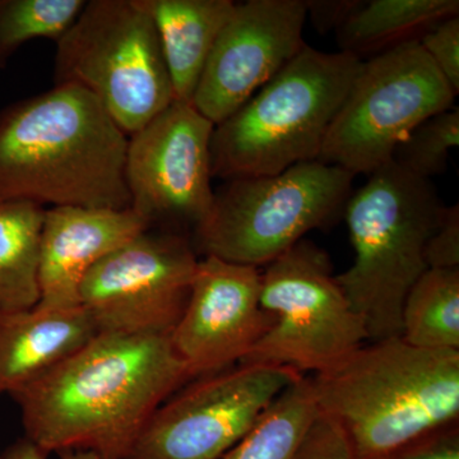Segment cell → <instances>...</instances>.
Here are the masks:
<instances>
[{"instance_id": "cell-14", "label": "cell", "mask_w": 459, "mask_h": 459, "mask_svg": "<svg viewBox=\"0 0 459 459\" xmlns=\"http://www.w3.org/2000/svg\"><path fill=\"white\" fill-rule=\"evenodd\" d=\"M274 323L261 305L258 267L204 256L170 341L197 379L240 364Z\"/></svg>"}, {"instance_id": "cell-5", "label": "cell", "mask_w": 459, "mask_h": 459, "mask_svg": "<svg viewBox=\"0 0 459 459\" xmlns=\"http://www.w3.org/2000/svg\"><path fill=\"white\" fill-rule=\"evenodd\" d=\"M362 60L305 45L247 104L214 126L212 177L276 175L316 161Z\"/></svg>"}, {"instance_id": "cell-4", "label": "cell", "mask_w": 459, "mask_h": 459, "mask_svg": "<svg viewBox=\"0 0 459 459\" xmlns=\"http://www.w3.org/2000/svg\"><path fill=\"white\" fill-rule=\"evenodd\" d=\"M369 177L344 207L355 261L336 280L369 341H380L401 337L404 300L429 270L425 247L446 205L430 180L394 161Z\"/></svg>"}, {"instance_id": "cell-29", "label": "cell", "mask_w": 459, "mask_h": 459, "mask_svg": "<svg viewBox=\"0 0 459 459\" xmlns=\"http://www.w3.org/2000/svg\"><path fill=\"white\" fill-rule=\"evenodd\" d=\"M48 455H49L48 453L42 451L25 437L12 444L4 455H0V459H47Z\"/></svg>"}, {"instance_id": "cell-8", "label": "cell", "mask_w": 459, "mask_h": 459, "mask_svg": "<svg viewBox=\"0 0 459 459\" xmlns=\"http://www.w3.org/2000/svg\"><path fill=\"white\" fill-rule=\"evenodd\" d=\"M457 98L418 41L362 60L316 161L352 175L373 174L429 117Z\"/></svg>"}, {"instance_id": "cell-21", "label": "cell", "mask_w": 459, "mask_h": 459, "mask_svg": "<svg viewBox=\"0 0 459 459\" xmlns=\"http://www.w3.org/2000/svg\"><path fill=\"white\" fill-rule=\"evenodd\" d=\"M401 337L420 349L459 351V268H429L411 287Z\"/></svg>"}, {"instance_id": "cell-16", "label": "cell", "mask_w": 459, "mask_h": 459, "mask_svg": "<svg viewBox=\"0 0 459 459\" xmlns=\"http://www.w3.org/2000/svg\"><path fill=\"white\" fill-rule=\"evenodd\" d=\"M82 305L69 309H0V394L23 388L98 336Z\"/></svg>"}, {"instance_id": "cell-23", "label": "cell", "mask_w": 459, "mask_h": 459, "mask_svg": "<svg viewBox=\"0 0 459 459\" xmlns=\"http://www.w3.org/2000/svg\"><path fill=\"white\" fill-rule=\"evenodd\" d=\"M459 143V108L433 115L416 126L395 150L394 161L403 170L430 180L446 171L449 153Z\"/></svg>"}, {"instance_id": "cell-30", "label": "cell", "mask_w": 459, "mask_h": 459, "mask_svg": "<svg viewBox=\"0 0 459 459\" xmlns=\"http://www.w3.org/2000/svg\"><path fill=\"white\" fill-rule=\"evenodd\" d=\"M57 455L60 459H100L95 453L84 451H65Z\"/></svg>"}, {"instance_id": "cell-24", "label": "cell", "mask_w": 459, "mask_h": 459, "mask_svg": "<svg viewBox=\"0 0 459 459\" xmlns=\"http://www.w3.org/2000/svg\"><path fill=\"white\" fill-rule=\"evenodd\" d=\"M420 47L446 82L459 92V14L446 18L419 39Z\"/></svg>"}, {"instance_id": "cell-10", "label": "cell", "mask_w": 459, "mask_h": 459, "mask_svg": "<svg viewBox=\"0 0 459 459\" xmlns=\"http://www.w3.org/2000/svg\"><path fill=\"white\" fill-rule=\"evenodd\" d=\"M304 374L238 364L181 386L153 412L124 459H221Z\"/></svg>"}, {"instance_id": "cell-12", "label": "cell", "mask_w": 459, "mask_h": 459, "mask_svg": "<svg viewBox=\"0 0 459 459\" xmlns=\"http://www.w3.org/2000/svg\"><path fill=\"white\" fill-rule=\"evenodd\" d=\"M213 131L192 105L174 101L129 135L124 172L131 208L151 228L161 222L195 230L210 212Z\"/></svg>"}, {"instance_id": "cell-6", "label": "cell", "mask_w": 459, "mask_h": 459, "mask_svg": "<svg viewBox=\"0 0 459 459\" xmlns=\"http://www.w3.org/2000/svg\"><path fill=\"white\" fill-rule=\"evenodd\" d=\"M355 175L320 161L276 175L235 178L214 192L195 229V252L238 264H268L314 229L342 214Z\"/></svg>"}, {"instance_id": "cell-20", "label": "cell", "mask_w": 459, "mask_h": 459, "mask_svg": "<svg viewBox=\"0 0 459 459\" xmlns=\"http://www.w3.org/2000/svg\"><path fill=\"white\" fill-rule=\"evenodd\" d=\"M316 416L312 380L304 376L272 402L249 433L221 459H298Z\"/></svg>"}, {"instance_id": "cell-9", "label": "cell", "mask_w": 459, "mask_h": 459, "mask_svg": "<svg viewBox=\"0 0 459 459\" xmlns=\"http://www.w3.org/2000/svg\"><path fill=\"white\" fill-rule=\"evenodd\" d=\"M261 305L276 323L240 364L281 365L316 376L369 341L364 319L338 285L331 258L307 238L261 271Z\"/></svg>"}, {"instance_id": "cell-26", "label": "cell", "mask_w": 459, "mask_h": 459, "mask_svg": "<svg viewBox=\"0 0 459 459\" xmlns=\"http://www.w3.org/2000/svg\"><path fill=\"white\" fill-rule=\"evenodd\" d=\"M298 459H352V455L343 431L336 422L318 412L301 444Z\"/></svg>"}, {"instance_id": "cell-28", "label": "cell", "mask_w": 459, "mask_h": 459, "mask_svg": "<svg viewBox=\"0 0 459 459\" xmlns=\"http://www.w3.org/2000/svg\"><path fill=\"white\" fill-rule=\"evenodd\" d=\"M361 3L358 0H309L305 2L307 18L312 20L319 32L338 30Z\"/></svg>"}, {"instance_id": "cell-13", "label": "cell", "mask_w": 459, "mask_h": 459, "mask_svg": "<svg viewBox=\"0 0 459 459\" xmlns=\"http://www.w3.org/2000/svg\"><path fill=\"white\" fill-rule=\"evenodd\" d=\"M307 20L305 0L237 3L190 105L214 126L237 113L307 45Z\"/></svg>"}, {"instance_id": "cell-11", "label": "cell", "mask_w": 459, "mask_h": 459, "mask_svg": "<svg viewBox=\"0 0 459 459\" xmlns=\"http://www.w3.org/2000/svg\"><path fill=\"white\" fill-rule=\"evenodd\" d=\"M198 261L184 235L147 230L91 268L80 304L99 334L170 336L188 304Z\"/></svg>"}, {"instance_id": "cell-2", "label": "cell", "mask_w": 459, "mask_h": 459, "mask_svg": "<svg viewBox=\"0 0 459 459\" xmlns=\"http://www.w3.org/2000/svg\"><path fill=\"white\" fill-rule=\"evenodd\" d=\"M128 135L92 93L59 84L0 111V198L131 208Z\"/></svg>"}, {"instance_id": "cell-17", "label": "cell", "mask_w": 459, "mask_h": 459, "mask_svg": "<svg viewBox=\"0 0 459 459\" xmlns=\"http://www.w3.org/2000/svg\"><path fill=\"white\" fill-rule=\"evenodd\" d=\"M150 14L175 101L192 104L214 42L234 12L232 0H137Z\"/></svg>"}, {"instance_id": "cell-7", "label": "cell", "mask_w": 459, "mask_h": 459, "mask_svg": "<svg viewBox=\"0 0 459 459\" xmlns=\"http://www.w3.org/2000/svg\"><path fill=\"white\" fill-rule=\"evenodd\" d=\"M54 86L75 84L126 135L175 101L159 33L137 0H90L56 42Z\"/></svg>"}, {"instance_id": "cell-27", "label": "cell", "mask_w": 459, "mask_h": 459, "mask_svg": "<svg viewBox=\"0 0 459 459\" xmlns=\"http://www.w3.org/2000/svg\"><path fill=\"white\" fill-rule=\"evenodd\" d=\"M383 459H459L458 427L429 435Z\"/></svg>"}, {"instance_id": "cell-25", "label": "cell", "mask_w": 459, "mask_h": 459, "mask_svg": "<svg viewBox=\"0 0 459 459\" xmlns=\"http://www.w3.org/2000/svg\"><path fill=\"white\" fill-rule=\"evenodd\" d=\"M428 268H459V205L446 207L439 225L425 247Z\"/></svg>"}, {"instance_id": "cell-3", "label": "cell", "mask_w": 459, "mask_h": 459, "mask_svg": "<svg viewBox=\"0 0 459 459\" xmlns=\"http://www.w3.org/2000/svg\"><path fill=\"white\" fill-rule=\"evenodd\" d=\"M310 380L318 412L343 431L352 459L385 458L458 422L459 351L385 338Z\"/></svg>"}, {"instance_id": "cell-1", "label": "cell", "mask_w": 459, "mask_h": 459, "mask_svg": "<svg viewBox=\"0 0 459 459\" xmlns=\"http://www.w3.org/2000/svg\"><path fill=\"white\" fill-rule=\"evenodd\" d=\"M190 380L170 336L100 333L11 395L27 439L48 455L124 459L153 412Z\"/></svg>"}, {"instance_id": "cell-22", "label": "cell", "mask_w": 459, "mask_h": 459, "mask_svg": "<svg viewBox=\"0 0 459 459\" xmlns=\"http://www.w3.org/2000/svg\"><path fill=\"white\" fill-rule=\"evenodd\" d=\"M84 4L86 0H0V72L27 42L59 40Z\"/></svg>"}, {"instance_id": "cell-19", "label": "cell", "mask_w": 459, "mask_h": 459, "mask_svg": "<svg viewBox=\"0 0 459 459\" xmlns=\"http://www.w3.org/2000/svg\"><path fill=\"white\" fill-rule=\"evenodd\" d=\"M44 205L0 198V309H31L40 300L38 268Z\"/></svg>"}, {"instance_id": "cell-15", "label": "cell", "mask_w": 459, "mask_h": 459, "mask_svg": "<svg viewBox=\"0 0 459 459\" xmlns=\"http://www.w3.org/2000/svg\"><path fill=\"white\" fill-rule=\"evenodd\" d=\"M132 208L51 207L45 210L39 247L38 280L45 310L80 304V287L93 265L150 230Z\"/></svg>"}, {"instance_id": "cell-18", "label": "cell", "mask_w": 459, "mask_h": 459, "mask_svg": "<svg viewBox=\"0 0 459 459\" xmlns=\"http://www.w3.org/2000/svg\"><path fill=\"white\" fill-rule=\"evenodd\" d=\"M458 14V0L362 2L337 30L338 42L341 51L362 60V56H377L418 41L435 25Z\"/></svg>"}]
</instances>
